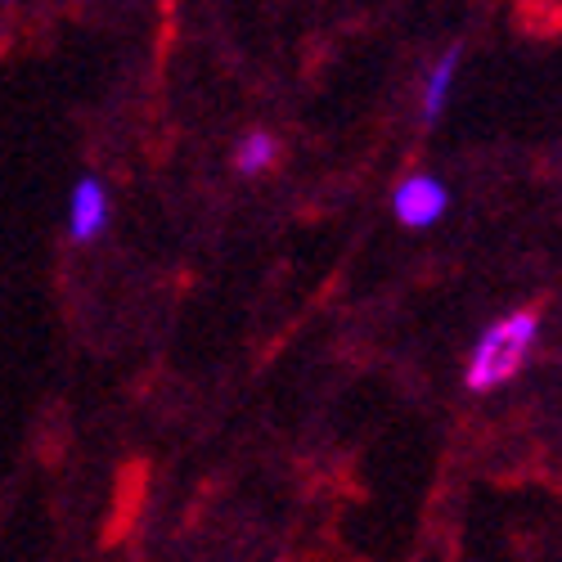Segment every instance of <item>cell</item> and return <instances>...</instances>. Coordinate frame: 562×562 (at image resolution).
I'll use <instances>...</instances> for the list:
<instances>
[{"mask_svg": "<svg viewBox=\"0 0 562 562\" xmlns=\"http://www.w3.org/2000/svg\"><path fill=\"white\" fill-rule=\"evenodd\" d=\"M459 45H450V50L432 64V72H428V86H424V122L432 126L441 113H446V104H450V86H454V72H459Z\"/></svg>", "mask_w": 562, "mask_h": 562, "instance_id": "4", "label": "cell"}, {"mask_svg": "<svg viewBox=\"0 0 562 562\" xmlns=\"http://www.w3.org/2000/svg\"><path fill=\"white\" fill-rule=\"evenodd\" d=\"M446 207H450V190H446L437 176H405V180L396 184V194H392V212H396V221L409 225V229L437 225V221L446 216Z\"/></svg>", "mask_w": 562, "mask_h": 562, "instance_id": "2", "label": "cell"}, {"mask_svg": "<svg viewBox=\"0 0 562 562\" xmlns=\"http://www.w3.org/2000/svg\"><path fill=\"white\" fill-rule=\"evenodd\" d=\"M113 221V203H109V190L95 180V176H86L72 184V194H68V234L77 244H90V239H100V234L109 229Z\"/></svg>", "mask_w": 562, "mask_h": 562, "instance_id": "3", "label": "cell"}, {"mask_svg": "<svg viewBox=\"0 0 562 562\" xmlns=\"http://www.w3.org/2000/svg\"><path fill=\"white\" fill-rule=\"evenodd\" d=\"M536 338H540V311H513V315L495 319L477 338L473 356H468L463 383L473 392H491V387H504L508 379H518V369L527 364Z\"/></svg>", "mask_w": 562, "mask_h": 562, "instance_id": "1", "label": "cell"}, {"mask_svg": "<svg viewBox=\"0 0 562 562\" xmlns=\"http://www.w3.org/2000/svg\"><path fill=\"white\" fill-rule=\"evenodd\" d=\"M274 158H279V145H274V135H266V131L244 135V139H239V149H234V167H239L244 176H261V171H270Z\"/></svg>", "mask_w": 562, "mask_h": 562, "instance_id": "5", "label": "cell"}]
</instances>
